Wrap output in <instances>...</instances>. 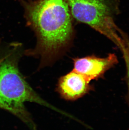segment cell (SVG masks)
Instances as JSON below:
<instances>
[{
	"mask_svg": "<svg viewBox=\"0 0 129 130\" xmlns=\"http://www.w3.org/2000/svg\"><path fill=\"white\" fill-rule=\"evenodd\" d=\"M73 20L84 24L106 37L117 47L122 30L115 22L119 13L117 0H67Z\"/></svg>",
	"mask_w": 129,
	"mask_h": 130,
	"instance_id": "cell-3",
	"label": "cell"
},
{
	"mask_svg": "<svg viewBox=\"0 0 129 130\" xmlns=\"http://www.w3.org/2000/svg\"><path fill=\"white\" fill-rule=\"evenodd\" d=\"M90 82L83 75L73 70L60 78L57 90L64 99L74 101L94 89Z\"/></svg>",
	"mask_w": 129,
	"mask_h": 130,
	"instance_id": "cell-5",
	"label": "cell"
},
{
	"mask_svg": "<svg viewBox=\"0 0 129 130\" xmlns=\"http://www.w3.org/2000/svg\"><path fill=\"white\" fill-rule=\"evenodd\" d=\"M122 43H121L118 48L122 54L127 68V84L128 86V96L129 102V37L128 35L123 31L122 32Z\"/></svg>",
	"mask_w": 129,
	"mask_h": 130,
	"instance_id": "cell-6",
	"label": "cell"
},
{
	"mask_svg": "<svg viewBox=\"0 0 129 130\" xmlns=\"http://www.w3.org/2000/svg\"><path fill=\"white\" fill-rule=\"evenodd\" d=\"M11 54L0 61V108L19 118L31 130L36 126L25 106L34 102L67 115L38 95L25 80L18 67V56Z\"/></svg>",
	"mask_w": 129,
	"mask_h": 130,
	"instance_id": "cell-2",
	"label": "cell"
},
{
	"mask_svg": "<svg viewBox=\"0 0 129 130\" xmlns=\"http://www.w3.org/2000/svg\"><path fill=\"white\" fill-rule=\"evenodd\" d=\"M28 26L37 43L27 55L40 57L41 66L53 62L70 47L74 38L73 20L67 0L23 1Z\"/></svg>",
	"mask_w": 129,
	"mask_h": 130,
	"instance_id": "cell-1",
	"label": "cell"
},
{
	"mask_svg": "<svg viewBox=\"0 0 129 130\" xmlns=\"http://www.w3.org/2000/svg\"><path fill=\"white\" fill-rule=\"evenodd\" d=\"M118 63L117 57L114 53H110L104 58L89 56L73 59V70L91 81L103 77L105 73Z\"/></svg>",
	"mask_w": 129,
	"mask_h": 130,
	"instance_id": "cell-4",
	"label": "cell"
},
{
	"mask_svg": "<svg viewBox=\"0 0 129 130\" xmlns=\"http://www.w3.org/2000/svg\"><path fill=\"white\" fill-rule=\"evenodd\" d=\"M0 61H1V60H0Z\"/></svg>",
	"mask_w": 129,
	"mask_h": 130,
	"instance_id": "cell-7",
	"label": "cell"
}]
</instances>
